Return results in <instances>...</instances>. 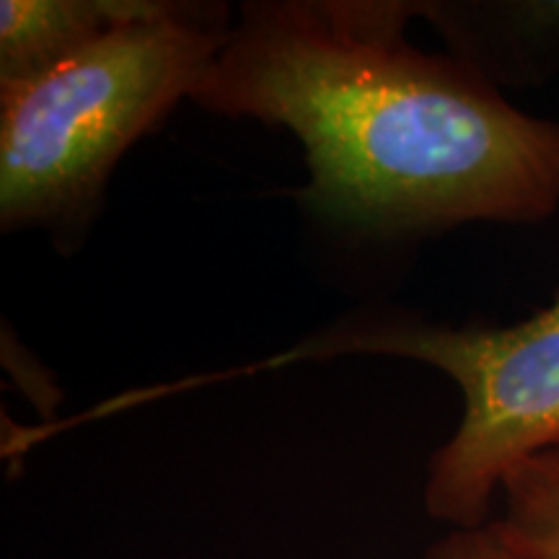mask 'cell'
Here are the masks:
<instances>
[{
  "label": "cell",
  "mask_w": 559,
  "mask_h": 559,
  "mask_svg": "<svg viewBox=\"0 0 559 559\" xmlns=\"http://www.w3.org/2000/svg\"><path fill=\"white\" fill-rule=\"evenodd\" d=\"M412 3L251 0L192 102L288 130L300 205L362 236H428L559 213V120L451 52L407 39Z\"/></svg>",
  "instance_id": "6da1fadb"
},
{
  "label": "cell",
  "mask_w": 559,
  "mask_h": 559,
  "mask_svg": "<svg viewBox=\"0 0 559 559\" xmlns=\"http://www.w3.org/2000/svg\"><path fill=\"white\" fill-rule=\"evenodd\" d=\"M228 37L226 5L148 0L50 73L0 86V228L75 254L124 153L192 102Z\"/></svg>",
  "instance_id": "7a4b0ae2"
},
{
  "label": "cell",
  "mask_w": 559,
  "mask_h": 559,
  "mask_svg": "<svg viewBox=\"0 0 559 559\" xmlns=\"http://www.w3.org/2000/svg\"><path fill=\"white\" fill-rule=\"evenodd\" d=\"M345 355L415 360L456 383L461 419L430 456L423 492L425 513L451 528L492 521L510 474L559 449V296L513 324H445L394 306L358 309L251 370Z\"/></svg>",
  "instance_id": "3957f363"
},
{
  "label": "cell",
  "mask_w": 559,
  "mask_h": 559,
  "mask_svg": "<svg viewBox=\"0 0 559 559\" xmlns=\"http://www.w3.org/2000/svg\"><path fill=\"white\" fill-rule=\"evenodd\" d=\"M449 41L453 58L489 81H534L559 52V3H412Z\"/></svg>",
  "instance_id": "277c9868"
},
{
  "label": "cell",
  "mask_w": 559,
  "mask_h": 559,
  "mask_svg": "<svg viewBox=\"0 0 559 559\" xmlns=\"http://www.w3.org/2000/svg\"><path fill=\"white\" fill-rule=\"evenodd\" d=\"M148 0H3L0 3V86H16L138 16Z\"/></svg>",
  "instance_id": "5b68a950"
},
{
  "label": "cell",
  "mask_w": 559,
  "mask_h": 559,
  "mask_svg": "<svg viewBox=\"0 0 559 559\" xmlns=\"http://www.w3.org/2000/svg\"><path fill=\"white\" fill-rule=\"evenodd\" d=\"M502 534L526 559H559V449L519 466L500 489Z\"/></svg>",
  "instance_id": "8992f818"
},
{
  "label": "cell",
  "mask_w": 559,
  "mask_h": 559,
  "mask_svg": "<svg viewBox=\"0 0 559 559\" xmlns=\"http://www.w3.org/2000/svg\"><path fill=\"white\" fill-rule=\"evenodd\" d=\"M423 559H526L502 534L498 521L474 528H451L425 549Z\"/></svg>",
  "instance_id": "52a82bcc"
}]
</instances>
